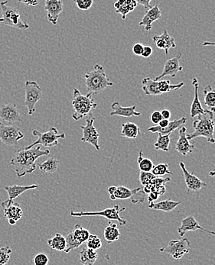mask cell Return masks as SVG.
<instances>
[{"label": "cell", "instance_id": "cell-1", "mask_svg": "<svg viewBox=\"0 0 215 265\" xmlns=\"http://www.w3.org/2000/svg\"><path fill=\"white\" fill-rule=\"evenodd\" d=\"M50 154L48 149L42 150L41 146L26 149H20L15 152L10 161L18 178H22L26 174H33L36 169V160L39 157Z\"/></svg>", "mask_w": 215, "mask_h": 265}, {"label": "cell", "instance_id": "cell-2", "mask_svg": "<svg viewBox=\"0 0 215 265\" xmlns=\"http://www.w3.org/2000/svg\"><path fill=\"white\" fill-rule=\"evenodd\" d=\"M193 118L192 126L195 131L192 133L187 134L188 140L204 137L209 143L215 144V123L213 112L210 110H205L203 114H199Z\"/></svg>", "mask_w": 215, "mask_h": 265}, {"label": "cell", "instance_id": "cell-3", "mask_svg": "<svg viewBox=\"0 0 215 265\" xmlns=\"http://www.w3.org/2000/svg\"><path fill=\"white\" fill-rule=\"evenodd\" d=\"M85 85L87 94L98 95L110 86H114L113 82L107 77L105 70L100 64H95L93 70L85 75Z\"/></svg>", "mask_w": 215, "mask_h": 265}, {"label": "cell", "instance_id": "cell-4", "mask_svg": "<svg viewBox=\"0 0 215 265\" xmlns=\"http://www.w3.org/2000/svg\"><path fill=\"white\" fill-rule=\"evenodd\" d=\"M71 106L75 110V113L71 116L75 121H79L84 117L90 115L97 107V103H95L92 98V95L87 93L86 95L82 94L77 88L73 89V99L71 101Z\"/></svg>", "mask_w": 215, "mask_h": 265}, {"label": "cell", "instance_id": "cell-5", "mask_svg": "<svg viewBox=\"0 0 215 265\" xmlns=\"http://www.w3.org/2000/svg\"><path fill=\"white\" fill-rule=\"evenodd\" d=\"M107 192L111 200L129 199L133 204L144 203L146 196V192L141 188L130 189L124 186H111L107 188Z\"/></svg>", "mask_w": 215, "mask_h": 265}, {"label": "cell", "instance_id": "cell-6", "mask_svg": "<svg viewBox=\"0 0 215 265\" xmlns=\"http://www.w3.org/2000/svg\"><path fill=\"white\" fill-rule=\"evenodd\" d=\"M7 0L0 2V6L2 9V17L0 18V23L22 30L29 29V24L22 22L19 10L16 8L7 5Z\"/></svg>", "mask_w": 215, "mask_h": 265}, {"label": "cell", "instance_id": "cell-7", "mask_svg": "<svg viewBox=\"0 0 215 265\" xmlns=\"http://www.w3.org/2000/svg\"><path fill=\"white\" fill-rule=\"evenodd\" d=\"M33 135L35 137H37V140L31 144L25 149H29L35 147L36 146H44L46 148H53L58 146L59 139H65L66 135L64 133H59L58 129L54 127H51L48 131L41 133L39 131L34 129L33 131Z\"/></svg>", "mask_w": 215, "mask_h": 265}, {"label": "cell", "instance_id": "cell-8", "mask_svg": "<svg viewBox=\"0 0 215 265\" xmlns=\"http://www.w3.org/2000/svg\"><path fill=\"white\" fill-rule=\"evenodd\" d=\"M126 208L120 207L118 205H116L114 207L107 208L105 210H101L99 212H70V216L71 217H82V216H102L104 218L110 220H115L118 222L121 226H125L127 224V221L124 219L121 218V213L125 211Z\"/></svg>", "mask_w": 215, "mask_h": 265}, {"label": "cell", "instance_id": "cell-9", "mask_svg": "<svg viewBox=\"0 0 215 265\" xmlns=\"http://www.w3.org/2000/svg\"><path fill=\"white\" fill-rule=\"evenodd\" d=\"M90 233L88 230L82 227L81 225H75V228L67 235L66 248L64 252L66 254L71 251L79 248L82 244L85 243L88 239Z\"/></svg>", "mask_w": 215, "mask_h": 265}, {"label": "cell", "instance_id": "cell-10", "mask_svg": "<svg viewBox=\"0 0 215 265\" xmlns=\"http://www.w3.org/2000/svg\"><path fill=\"white\" fill-rule=\"evenodd\" d=\"M25 105L27 107L29 115L36 112V103L43 98V90L37 82L28 80L25 83Z\"/></svg>", "mask_w": 215, "mask_h": 265}, {"label": "cell", "instance_id": "cell-11", "mask_svg": "<svg viewBox=\"0 0 215 265\" xmlns=\"http://www.w3.org/2000/svg\"><path fill=\"white\" fill-rule=\"evenodd\" d=\"M190 243L188 238H184L178 240H172L166 246L159 249V252L166 253L172 257L174 260H179L184 255L189 253Z\"/></svg>", "mask_w": 215, "mask_h": 265}, {"label": "cell", "instance_id": "cell-12", "mask_svg": "<svg viewBox=\"0 0 215 265\" xmlns=\"http://www.w3.org/2000/svg\"><path fill=\"white\" fill-rule=\"evenodd\" d=\"M24 134L15 125H6L0 122V141L7 146H14L23 139Z\"/></svg>", "mask_w": 215, "mask_h": 265}, {"label": "cell", "instance_id": "cell-13", "mask_svg": "<svg viewBox=\"0 0 215 265\" xmlns=\"http://www.w3.org/2000/svg\"><path fill=\"white\" fill-rule=\"evenodd\" d=\"M94 122L95 118L90 114L86 118V125L81 126L82 132H83L82 141L85 143L90 144L96 150L99 151L100 149V145H99L100 135L97 132V128H95L94 125H93Z\"/></svg>", "mask_w": 215, "mask_h": 265}, {"label": "cell", "instance_id": "cell-14", "mask_svg": "<svg viewBox=\"0 0 215 265\" xmlns=\"http://www.w3.org/2000/svg\"><path fill=\"white\" fill-rule=\"evenodd\" d=\"M179 167L182 171L183 176H184V181L188 188V191H193V192H198L201 190L203 188L208 186L206 183L201 181L198 177L195 175L193 173H190L187 170L185 167V163L180 162Z\"/></svg>", "mask_w": 215, "mask_h": 265}, {"label": "cell", "instance_id": "cell-15", "mask_svg": "<svg viewBox=\"0 0 215 265\" xmlns=\"http://www.w3.org/2000/svg\"><path fill=\"white\" fill-rule=\"evenodd\" d=\"M63 4L61 0H45L44 2V9L48 22L55 26L58 23L60 14L62 12Z\"/></svg>", "mask_w": 215, "mask_h": 265}, {"label": "cell", "instance_id": "cell-16", "mask_svg": "<svg viewBox=\"0 0 215 265\" xmlns=\"http://www.w3.org/2000/svg\"><path fill=\"white\" fill-rule=\"evenodd\" d=\"M0 119L3 120L4 122H8L10 125L21 122L22 115L16 104L9 103L2 106L0 108Z\"/></svg>", "mask_w": 215, "mask_h": 265}, {"label": "cell", "instance_id": "cell-17", "mask_svg": "<svg viewBox=\"0 0 215 265\" xmlns=\"http://www.w3.org/2000/svg\"><path fill=\"white\" fill-rule=\"evenodd\" d=\"M181 58V54L180 53L178 55H175L168 61H166L164 64L163 73L159 76H156L155 79L159 80L166 76H170L172 78L175 77L178 72L183 70V67L180 65V58Z\"/></svg>", "mask_w": 215, "mask_h": 265}, {"label": "cell", "instance_id": "cell-18", "mask_svg": "<svg viewBox=\"0 0 215 265\" xmlns=\"http://www.w3.org/2000/svg\"><path fill=\"white\" fill-rule=\"evenodd\" d=\"M195 148V145L190 143L187 137V128L183 125L178 131V139L175 143V150L181 155L186 156L192 153Z\"/></svg>", "mask_w": 215, "mask_h": 265}, {"label": "cell", "instance_id": "cell-19", "mask_svg": "<svg viewBox=\"0 0 215 265\" xmlns=\"http://www.w3.org/2000/svg\"><path fill=\"white\" fill-rule=\"evenodd\" d=\"M1 206L3 208L4 217L8 220L9 224L14 226L22 219V216H23V211H22V208L19 203H15L13 201L11 203H8V204L2 203Z\"/></svg>", "mask_w": 215, "mask_h": 265}, {"label": "cell", "instance_id": "cell-20", "mask_svg": "<svg viewBox=\"0 0 215 265\" xmlns=\"http://www.w3.org/2000/svg\"><path fill=\"white\" fill-rule=\"evenodd\" d=\"M153 41L158 48L164 50L166 55H168L170 48H174L176 47L174 38L172 37L169 34L168 31L166 29L163 31V34L154 36L153 38Z\"/></svg>", "mask_w": 215, "mask_h": 265}, {"label": "cell", "instance_id": "cell-21", "mask_svg": "<svg viewBox=\"0 0 215 265\" xmlns=\"http://www.w3.org/2000/svg\"><path fill=\"white\" fill-rule=\"evenodd\" d=\"M186 122L187 118L185 117H182V118L170 122V124L166 128H161L159 125H156V126L150 127V128H148L147 131L153 132V133H158L159 135H168V134L171 135V133H172L178 128H181Z\"/></svg>", "mask_w": 215, "mask_h": 265}, {"label": "cell", "instance_id": "cell-22", "mask_svg": "<svg viewBox=\"0 0 215 265\" xmlns=\"http://www.w3.org/2000/svg\"><path fill=\"white\" fill-rule=\"evenodd\" d=\"M162 19V12L158 5L152 7L150 9L146 11V14L139 22L140 26H144L145 31L149 32L152 29L153 23L159 19Z\"/></svg>", "mask_w": 215, "mask_h": 265}, {"label": "cell", "instance_id": "cell-23", "mask_svg": "<svg viewBox=\"0 0 215 265\" xmlns=\"http://www.w3.org/2000/svg\"><path fill=\"white\" fill-rule=\"evenodd\" d=\"M39 186L36 184H33V185H29V186H21V185H12V186H5L4 187V189L8 193V196L9 199L5 200V201L2 202V203L4 204H8V203H11L14 201V199L19 197L20 195H22L24 192H26L28 190H31V189H38Z\"/></svg>", "mask_w": 215, "mask_h": 265}, {"label": "cell", "instance_id": "cell-24", "mask_svg": "<svg viewBox=\"0 0 215 265\" xmlns=\"http://www.w3.org/2000/svg\"><path fill=\"white\" fill-rule=\"evenodd\" d=\"M112 112L110 113V116H122L126 118H130L133 116H140L141 113L136 111V106H132V107H124L118 103L115 102L111 105Z\"/></svg>", "mask_w": 215, "mask_h": 265}, {"label": "cell", "instance_id": "cell-25", "mask_svg": "<svg viewBox=\"0 0 215 265\" xmlns=\"http://www.w3.org/2000/svg\"><path fill=\"white\" fill-rule=\"evenodd\" d=\"M137 5L136 0H117L114 8L117 14H121L123 20H125L127 15L136 9Z\"/></svg>", "mask_w": 215, "mask_h": 265}, {"label": "cell", "instance_id": "cell-26", "mask_svg": "<svg viewBox=\"0 0 215 265\" xmlns=\"http://www.w3.org/2000/svg\"><path fill=\"white\" fill-rule=\"evenodd\" d=\"M204 228L198 224V221L193 216H189L186 218L183 219L181 222V227L178 228V233L180 236L183 237L187 231H195L197 230L203 231Z\"/></svg>", "mask_w": 215, "mask_h": 265}, {"label": "cell", "instance_id": "cell-27", "mask_svg": "<svg viewBox=\"0 0 215 265\" xmlns=\"http://www.w3.org/2000/svg\"><path fill=\"white\" fill-rule=\"evenodd\" d=\"M192 83L193 85L194 89H195V96H194L193 102H192L191 109H190V116L194 118V117L199 115V114H203L205 110L202 108L200 100H199V96H198L199 83H198V78H192Z\"/></svg>", "mask_w": 215, "mask_h": 265}, {"label": "cell", "instance_id": "cell-28", "mask_svg": "<svg viewBox=\"0 0 215 265\" xmlns=\"http://www.w3.org/2000/svg\"><path fill=\"white\" fill-rule=\"evenodd\" d=\"M180 203H181L180 201H173L171 199H168L166 200H163V201L159 202V203H155V202L149 203L148 207L152 210L170 213V212L173 211Z\"/></svg>", "mask_w": 215, "mask_h": 265}, {"label": "cell", "instance_id": "cell-29", "mask_svg": "<svg viewBox=\"0 0 215 265\" xmlns=\"http://www.w3.org/2000/svg\"><path fill=\"white\" fill-rule=\"evenodd\" d=\"M98 259L97 250L86 247L80 252V262L84 265H93Z\"/></svg>", "mask_w": 215, "mask_h": 265}, {"label": "cell", "instance_id": "cell-30", "mask_svg": "<svg viewBox=\"0 0 215 265\" xmlns=\"http://www.w3.org/2000/svg\"><path fill=\"white\" fill-rule=\"evenodd\" d=\"M142 89L145 94L148 96L162 95L158 88V80L150 77H146L142 79Z\"/></svg>", "mask_w": 215, "mask_h": 265}, {"label": "cell", "instance_id": "cell-31", "mask_svg": "<svg viewBox=\"0 0 215 265\" xmlns=\"http://www.w3.org/2000/svg\"><path fill=\"white\" fill-rule=\"evenodd\" d=\"M103 235H104V238H105L107 243L110 244L119 240L121 234V231L117 228V224L110 222L108 226L106 227L104 231H103Z\"/></svg>", "mask_w": 215, "mask_h": 265}, {"label": "cell", "instance_id": "cell-32", "mask_svg": "<svg viewBox=\"0 0 215 265\" xmlns=\"http://www.w3.org/2000/svg\"><path fill=\"white\" fill-rule=\"evenodd\" d=\"M140 134V128L133 122H127L122 125L121 135L126 139H134Z\"/></svg>", "mask_w": 215, "mask_h": 265}, {"label": "cell", "instance_id": "cell-33", "mask_svg": "<svg viewBox=\"0 0 215 265\" xmlns=\"http://www.w3.org/2000/svg\"><path fill=\"white\" fill-rule=\"evenodd\" d=\"M47 244L51 249L64 252L66 248V239L61 234L56 233L53 238L47 240Z\"/></svg>", "mask_w": 215, "mask_h": 265}, {"label": "cell", "instance_id": "cell-34", "mask_svg": "<svg viewBox=\"0 0 215 265\" xmlns=\"http://www.w3.org/2000/svg\"><path fill=\"white\" fill-rule=\"evenodd\" d=\"M40 171L47 174H54L58 171L59 167V161L54 157L47 159L43 164H38Z\"/></svg>", "mask_w": 215, "mask_h": 265}, {"label": "cell", "instance_id": "cell-35", "mask_svg": "<svg viewBox=\"0 0 215 265\" xmlns=\"http://www.w3.org/2000/svg\"><path fill=\"white\" fill-rule=\"evenodd\" d=\"M205 95V104L210 108V110L215 113V90L211 85L207 86L203 90Z\"/></svg>", "mask_w": 215, "mask_h": 265}, {"label": "cell", "instance_id": "cell-36", "mask_svg": "<svg viewBox=\"0 0 215 265\" xmlns=\"http://www.w3.org/2000/svg\"><path fill=\"white\" fill-rule=\"evenodd\" d=\"M184 83H178V84H171L169 79H165V80H158V88L162 94L163 93H170L172 91H175V90H179L184 86Z\"/></svg>", "mask_w": 215, "mask_h": 265}, {"label": "cell", "instance_id": "cell-37", "mask_svg": "<svg viewBox=\"0 0 215 265\" xmlns=\"http://www.w3.org/2000/svg\"><path fill=\"white\" fill-rule=\"evenodd\" d=\"M171 142L170 134H168V135H159V134L157 140L153 146H154L156 151H163L168 152Z\"/></svg>", "mask_w": 215, "mask_h": 265}, {"label": "cell", "instance_id": "cell-38", "mask_svg": "<svg viewBox=\"0 0 215 265\" xmlns=\"http://www.w3.org/2000/svg\"><path fill=\"white\" fill-rule=\"evenodd\" d=\"M138 165H139V170L143 172H151L153 170L154 164L150 159L146 158L143 157V152L140 151L139 152V156L137 158Z\"/></svg>", "mask_w": 215, "mask_h": 265}, {"label": "cell", "instance_id": "cell-39", "mask_svg": "<svg viewBox=\"0 0 215 265\" xmlns=\"http://www.w3.org/2000/svg\"><path fill=\"white\" fill-rule=\"evenodd\" d=\"M151 173L157 177H162L166 174L173 175V173L170 171V164H159L154 166Z\"/></svg>", "mask_w": 215, "mask_h": 265}, {"label": "cell", "instance_id": "cell-40", "mask_svg": "<svg viewBox=\"0 0 215 265\" xmlns=\"http://www.w3.org/2000/svg\"><path fill=\"white\" fill-rule=\"evenodd\" d=\"M12 249L9 246L0 248V265H5L9 263L10 259Z\"/></svg>", "mask_w": 215, "mask_h": 265}, {"label": "cell", "instance_id": "cell-41", "mask_svg": "<svg viewBox=\"0 0 215 265\" xmlns=\"http://www.w3.org/2000/svg\"><path fill=\"white\" fill-rule=\"evenodd\" d=\"M86 247L94 249V250H98L102 247L101 240L98 238L96 235H91L90 234L88 239L86 242Z\"/></svg>", "mask_w": 215, "mask_h": 265}, {"label": "cell", "instance_id": "cell-42", "mask_svg": "<svg viewBox=\"0 0 215 265\" xmlns=\"http://www.w3.org/2000/svg\"><path fill=\"white\" fill-rule=\"evenodd\" d=\"M77 7L81 10H88L93 4V0H73Z\"/></svg>", "mask_w": 215, "mask_h": 265}, {"label": "cell", "instance_id": "cell-43", "mask_svg": "<svg viewBox=\"0 0 215 265\" xmlns=\"http://www.w3.org/2000/svg\"><path fill=\"white\" fill-rule=\"evenodd\" d=\"M33 263L36 265H47L49 263V258L45 254L39 253L34 257Z\"/></svg>", "mask_w": 215, "mask_h": 265}, {"label": "cell", "instance_id": "cell-44", "mask_svg": "<svg viewBox=\"0 0 215 265\" xmlns=\"http://www.w3.org/2000/svg\"><path fill=\"white\" fill-rule=\"evenodd\" d=\"M156 176L153 175L151 172H143L140 171L139 174V182L142 184V186L144 187L147 185L150 181L155 178Z\"/></svg>", "mask_w": 215, "mask_h": 265}, {"label": "cell", "instance_id": "cell-45", "mask_svg": "<svg viewBox=\"0 0 215 265\" xmlns=\"http://www.w3.org/2000/svg\"><path fill=\"white\" fill-rule=\"evenodd\" d=\"M165 185L166 184H156L151 189V192H156L159 196H163L166 192V188Z\"/></svg>", "mask_w": 215, "mask_h": 265}, {"label": "cell", "instance_id": "cell-46", "mask_svg": "<svg viewBox=\"0 0 215 265\" xmlns=\"http://www.w3.org/2000/svg\"><path fill=\"white\" fill-rule=\"evenodd\" d=\"M163 115L161 114V111H154L150 115L151 122L155 125H158L159 122L163 119Z\"/></svg>", "mask_w": 215, "mask_h": 265}, {"label": "cell", "instance_id": "cell-47", "mask_svg": "<svg viewBox=\"0 0 215 265\" xmlns=\"http://www.w3.org/2000/svg\"><path fill=\"white\" fill-rule=\"evenodd\" d=\"M143 47H144L143 44H141V43H136V44L132 46V52L136 55L141 56L142 55V51H143Z\"/></svg>", "mask_w": 215, "mask_h": 265}, {"label": "cell", "instance_id": "cell-48", "mask_svg": "<svg viewBox=\"0 0 215 265\" xmlns=\"http://www.w3.org/2000/svg\"><path fill=\"white\" fill-rule=\"evenodd\" d=\"M153 50L150 46L144 45L143 47V51H142V57L145 58H148L153 54Z\"/></svg>", "mask_w": 215, "mask_h": 265}, {"label": "cell", "instance_id": "cell-49", "mask_svg": "<svg viewBox=\"0 0 215 265\" xmlns=\"http://www.w3.org/2000/svg\"><path fill=\"white\" fill-rule=\"evenodd\" d=\"M138 4L142 5L144 7L145 10L147 11L152 8V5H150L151 0H136Z\"/></svg>", "mask_w": 215, "mask_h": 265}, {"label": "cell", "instance_id": "cell-50", "mask_svg": "<svg viewBox=\"0 0 215 265\" xmlns=\"http://www.w3.org/2000/svg\"><path fill=\"white\" fill-rule=\"evenodd\" d=\"M20 3L30 6H36L39 4L38 0H18Z\"/></svg>", "mask_w": 215, "mask_h": 265}, {"label": "cell", "instance_id": "cell-51", "mask_svg": "<svg viewBox=\"0 0 215 265\" xmlns=\"http://www.w3.org/2000/svg\"><path fill=\"white\" fill-rule=\"evenodd\" d=\"M159 197V195L155 192H150L148 193V201L149 203H152V202H155L156 200H157L158 198Z\"/></svg>", "mask_w": 215, "mask_h": 265}, {"label": "cell", "instance_id": "cell-52", "mask_svg": "<svg viewBox=\"0 0 215 265\" xmlns=\"http://www.w3.org/2000/svg\"><path fill=\"white\" fill-rule=\"evenodd\" d=\"M161 114L163 115V118H166V119H170L172 116V113L169 110H162Z\"/></svg>", "mask_w": 215, "mask_h": 265}, {"label": "cell", "instance_id": "cell-53", "mask_svg": "<svg viewBox=\"0 0 215 265\" xmlns=\"http://www.w3.org/2000/svg\"><path fill=\"white\" fill-rule=\"evenodd\" d=\"M170 119H166V118H163V119L160 121V122H159V124H158V125H159V127H161V128H166L167 125L170 124Z\"/></svg>", "mask_w": 215, "mask_h": 265}, {"label": "cell", "instance_id": "cell-54", "mask_svg": "<svg viewBox=\"0 0 215 265\" xmlns=\"http://www.w3.org/2000/svg\"><path fill=\"white\" fill-rule=\"evenodd\" d=\"M202 46H215V42H211V41H205L202 44Z\"/></svg>", "mask_w": 215, "mask_h": 265}, {"label": "cell", "instance_id": "cell-55", "mask_svg": "<svg viewBox=\"0 0 215 265\" xmlns=\"http://www.w3.org/2000/svg\"><path fill=\"white\" fill-rule=\"evenodd\" d=\"M203 231H206V232H208V233L211 234V235H214V236H215V231H209V230L205 229V228H204Z\"/></svg>", "mask_w": 215, "mask_h": 265}, {"label": "cell", "instance_id": "cell-56", "mask_svg": "<svg viewBox=\"0 0 215 265\" xmlns=\"http://www.w3.org/2000/svg\"><path fill=\"white\" fill-rule=\"evenodd\" d=\"M209 175L210 176V177H215V171H210Z\"/></svg>", "mask_w": 215, "mask_h": 265}]
</instances>
